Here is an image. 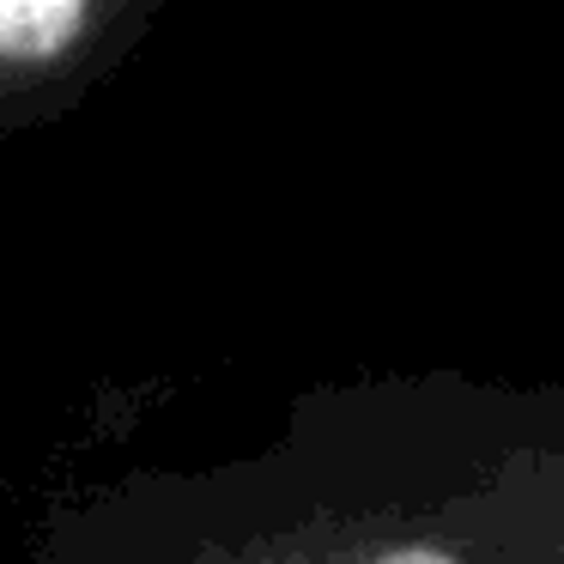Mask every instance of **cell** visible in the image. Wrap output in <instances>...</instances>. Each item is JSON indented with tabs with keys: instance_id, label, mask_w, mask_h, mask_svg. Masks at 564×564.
Here are the masks:
<instances>
[{
	"instance_id": "cell-1",
	"label": "cell",
	"mask_w": 564,
	"mask_h": 564,
	"mask_svg": "<svg viewBox=\"0 0 564 564\" xmlns=\"http://www.w3.org/2000/svg\"><path fill=\"white\" fill-rule=\"evenodd\" d=\"M86 25L79 0H0V62H50Z\"/></svg>"
},
{
	"instance_id": "cell-2",
	"label": "cell",
	"mask_w": 564,
	"mask_h": 564,
	"mask_svg": "<svg viewBox=\"0 0 564 564\" xmlns=\"http://www.w3.org/2000/svg\"><path fill=\"white\" fill-rule=\"evenodd\" d=\"M382 564H449V558H437V552H394V558H382Z\"/></svg>"
}]
</instances>
